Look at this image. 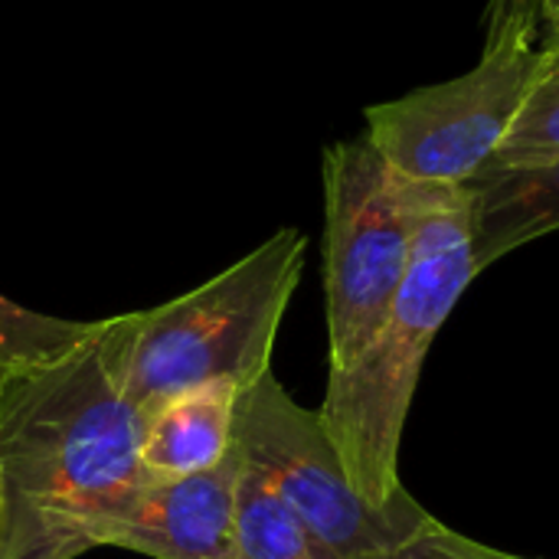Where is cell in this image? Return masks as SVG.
I'll use <instances>...</instances> for the list:
<instances>
[{
    "mask_svg": "<svg viewBox=\"0 0 559 559\" xmlns=\"http://www.w3.org/2000/svg\"><path fill=\"white\" fill-rule=\"evenodd\" d=\"M102 324L69 354L0 380V559H79L92 524L151 475L147 416L111 383Z\"/></svg>",
    "mask_w": 559,
    "mask_h": 559,
    "instance_id": "obj_1",
    "label": "cell"
},
{
    "mask_svg": "<svg viewBox=\"0 0 559 559\" xmlns=\"http://www.w3.org/2000/svg\"><path fill=\"white\" fill-rule=\"evenodd\" d=\"M413 252V180L367 141L324 151L328 364H350L383 324Z\"/></svg>",
    "mask_w": 559,
    "mask_h": 559,
    "instance_id": "obj_6",
    "label": "cell"
},
{
    "mask_svg": "<svg viewBox=\"0 0 559 559\" xmlns=\"http://www.w3.org/2000/svg\"><path fill=\"white\" fill-rule=\"evenodd\" d=\"M239 386L216 380L147 416L141 465L151 478H183L219 465L233 449Z\"/></svg>",
    "mask_w": 559,
    "mask_h": 559,
    "instance_id": "obj_9",
    "label": "cell"
},
{
    "mask_svg": "<svg viewBox=\"0 0 559 559\" xmlns=\"http://www.w3.org/2000/svg\"><path fill=\"white\" fill-rule=\"evenodd\" d=\"M475 275L468 187L413 180L409 269L377 334L350 364L328 370L318 409L354 488L377 508L406 491L400 449L423 364Z\"/></svg>",
    "mask_w": 559,
    "mask_h": 559,
    "instance_id": "obj_2",
    "label": "cell"
},
{
    "mask_svg": "<svg viewBox=\"0 0 559 559\" xmlns=\"http://www.w3.org/2000/svg\"><path fill=\"white\" fill-rule=\"evenodd\" d=\"M465 187L472 197L478 272L559 229V157L488 164Z\"/></svg>",
    "mask_w": 559,
    "mask_h": 559,
    "instance_id": "obj_8",
    "label": "cell"
},
{
    "mask_svg": "<svg viewBox=\"0 0 559 559\" xmlns=\"http://www.w3.org/2000/svg\"><path fill=\"white\" fill-rule=\"evenodd\" d=\"M550 62L554 49L531 29L485 43L468 72L370 105L364 138L409 180L465 187L498 157Z\"/></svg>",
    "mask_w": 559,
    "mask_h": 559,
    "instance_id": "obj_5",
    "label": "cell"
},
{
    "mask_svg": "<svg viewBox=\"0 0 559 559\" xmlns=\"http://www.w3.org/2000/svg\"><path fill=\"white\" fill-rule=\"evenodd\" d=\"M537 26L544 46H559V0H537Z\"/></svg>",
    "mask_w": 559,
    "mask_h": 559,
    "instance_id": "obj_15",
    "label": "cell"
},
{
    "mask_svg": "<svg viewBox=\"0 0 559 559\" xmlns=\"http://www.w3.org/2000/svg\"><path fill=\"white\" fill-rule=\"evenodd\" d=\"M550 49H554V69L559 72V46H550Z\"/></svg>",
    "mask_w": 559,
    "mask_h": 559,
    "instance_id": "obj_16",
    "label": "cell"
},
{
    "mask_svg": "<svg viewBox=\"0 0 559 559\" xmlns=\"http://www.w3.org/2000/svg\"><path fill=\"white\" fill-rule=\"evenodd\" d=\"M544 157H559V72L554 62L550 72L527 95L491 164H524Z\"/></svg>",
    "mask_w": 559,
    "mask_h": 559,
    "instance_id": "obj_12",
    "label": "cell"
},
{
    "mask_svg": "<svg viewBox=\"0 0 559 559\" xmlns=\"http://www.w3.org/2000/svg\"><path fill=\"white\" fill-rule=\"evenodd\" d=\"M236 559H337L246 465L236 498Z\"/></svg>",
    "mask_w": 559,
    "mask_h": 559,
    "instance_id": "obj_10",
    "label": "cell"
},
{
    "mask_svg": "<svg viewBox=\"0 0 559 559\" xmlns=\"http://www.w3.org/2000/svg\"><path fill=\"white\" fill-rule=\"evenodd\" d=\"M364 559H534L521 554H508L498 547H488L481 540H472L452 527H445L439 518H432L426 527H419L413 537L400 540L396 547H386L373 557Z\"/></svg>",
    "mask_w": 559,
    "mask_h": 559,
    "instance_id": "obj_13",
    "label": "cell"
},
{
    "mask_svg": "<svg viewBox=\"0 0 559 559\" xmlns=\"http://www.w3.org/2000/svg\"><path fill=\"white\" fill-rule=\"evenodd\" d=\"M95 328L98 321L49 318L0 295V380L69 354L92 337Z\"/></svg>",
    "mask_w": 559,
    "mask_h": 559,
    "instance_id": "obj_11",
    "label": "cell"
},
{
    "mask_svg": "<svg viewBox=\"0 0 559 559\" xmlns=\"http://www.w3.org/2000/svg\"><path fill=\"white\" fill-rule=\"evenodd\" d=\"M485 43H495L511 33H540L537 26V0H488L485 7Z\"/></svg>",
    "mask_w": 559,
    "mask_h": 559,
    "instance_id": "obj_14",
    "label": "cell"
},
{
    "mask_svg": "<svg viewBox=\"0 0 559 559\" xmlns=\"http://www.w3.org/2000/svg\"><path fill=\"white\" fill-rule=\"evenodd\" d=\"M233 442L272 495L337 559L373 557L432 521L409 491L383 508L370 504L354 488L318 409L295 403L272 370L239 390Z\"/></svg>",
    "mask_w": 559,
    "mask_h": 559,
    "instance_id": "obj_4",
    "label": "cell"
},
{
    "mask_svg": "<svg viewBox=\"0 0 559 559\" xmlns=\"http://www.w3.org/2000/svg\"><path fill=\"white\" fill-rule=\"evenodd\" d=\"M242 452L197 475L147 478L105 511L92 531L95 547H118L151 559H236V498Z\"/></svg>",
    "mask_w": 559,
    "mask_h": 559,
    "instance_id": "obj_7",
    "label": "cell"
},
{
    "mask_svg": "<svg viewBox=\"0 0 559 559\" xmlns=\"http://www.w3.org/2000/svg\"><path fill=\"white\" fill-rule=\"evenodd\" d=\"M308 239L278 229L249 255L157 308L108 318L102 357L115 390L144 416L229 380L239 390L272 370V350L301 282Z\"/></svg>",
    "mask_w": 559,
    "mask_h": 559,
    "instance_id": "obj_3",
    "label": "cell"
}]
</instances>
